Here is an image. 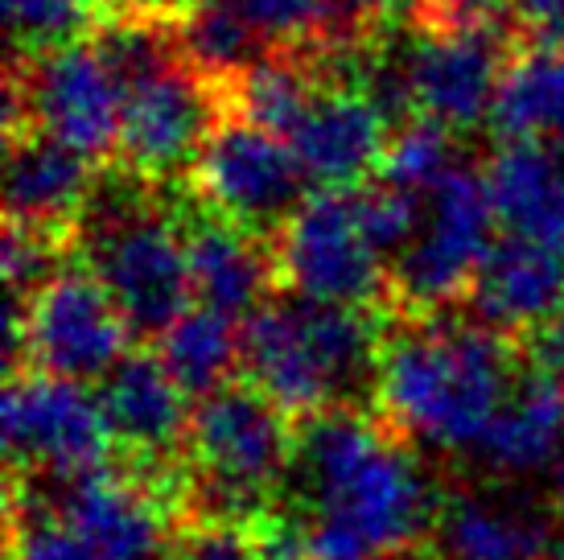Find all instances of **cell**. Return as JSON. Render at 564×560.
Masks as SVG:
<instances>
[{"label": "cell", "instance_id": "6da1fadb", "mask_svg": "<svg viewBox=\"0 0 564 560\" xmlns=\"http://www.w3.org/2000/svg\"><path fill=\"white\" fill-rule=\"evenodd\" d=\"M284 478V560H404L429 552L441 498L429 470L388 420L326 408L293 420Z\"/></svg>", "mask_w": 564, "mask_h": 560}, {"label": "cell", "instance_id": "7a4b0ae2", "mask_svg": "<svg viewBox=\"0 0 564 560\" xmlns=\"http://www.w3.org/2000/svg\"><path fill=\"white\" fill-rule=\"evenodd\" d=\"M516 343L474 317H388L376 412L408 445L441 453L478 450L523 371Z\"/></svg>", "mask_w": 564, "mask_h": 560}, {"label": "cell", "instance_id": "3957f363", "mask_svg": "<svg viewBox=\"0 0 564 560\" xmlns=\"http://www.w3.org/2000/svg\"><path fill=\"white\" fill-rule=\"evenodd\" d=\"M388 317L376 310L272 297L243 317V375L289 420L326 408L376 412L379 351Z\"/></svg>", "mask_w": 564, "mask_h": 560}, {"label": "cell", "instance_id": "277c9868", "mask_svg": "<svg viewBox=\"0 0 564 560\" xmlns=\"http://www.w3.org/2000/svg\"><path fill=\"white\" fill-rule=\"evenodd\" d=\"M153 182L111 165L95 177L79 218L83 268L108 289L132 338L158 343L189 310V268L177 215L165 211Z\"/></svg>", "mask_w": 564, "mask_h": 560}, {"label": "cell", "instance_id": "5b68a950", "mask_svg": "<svg viewBox=\"0 0 564 560\" xmlns=\"http://www.w3.org/2000/svg\"><path fill=\"white\" fill-rule=\"evenodd\" d=\"M490 223L495 206L486 177L470 165H454L429 190L416 244L388 268L383 313L404 322H429L470 301L474 277L495 244Z\"/></svg>", "mask_w": 564, "mask_h": 560}, {"label": "cell", "instance_id": "8992f818", "mask_svg": "<svg viewBox=\"0 0 564 560\" xmlns=\"http://www.w3.org/2000/svg\"><path fill=\"white\" fill-rule=\"evenodd\" d=\"M128 326L91 268L70 265L33 297H9V379L25 371L91 384L128 355Z\"/></svg>", "mask_w": 564, "mask_h": 560}, {"label": "cell", "instance_id": "52a82bcc", "mask_svg": "<svg viewBox=\"0 0 564 560\" xmlns=\"http://www.w3.org/2000/svg\"><path fill=\"white\" fill-rule=\"evenodd\" d=\"M37 128L91 165L120 153V83L91 42L50 54H13L4 87V137Z\"/></svg>", "mask_w": 564, "mask_h": 560}, {"label": "cell", "instance_id": "ba28073f", "mask_svg": "<svg viewBox=\"0 0 564 560\" xmlns=\"http://www.w3.org/2000/svg\"><path fill=\"white\" fill-rule=\"evenodd\" d=\"M4 453L9 478L75 483L111 466L116 437L99 396L83 384L25 371L4 388Z\"/></svg>", "mask_w": 564, "mask_h": 560}, {"label": "cell", "instance_id": "9c48e42d", "mask_svg": "<svg viewBox=\"0 0 564 560\" xmlns=\"http://www.w3.org/2000/svg\"><path fill=\"white\" fill-rule=\"evenodd\" d=\"M276 284L289 297L346 310H376L388 297V265L362 239L350 190H310L272 235Z\"/></svg>", "mask_w": 564, "mask_h": 560}, {"label": "cell", "instance_id": "30bf717a", "mask_svg": "<svg viewBox=\"0 0 564 560\" xmlns=\"http://www.w3.org/2000/svg\"><path fill=\"white\" fill-rule=\"evenodd\" d=\"M305 182L310 177L293 144L239 116H223L186 177L198 203L264 239L281 231L284 218L310 198Z\"/></svg>", "mask_w": 564, "mask_h": 560}, {"label": "cell", "instance_id": "8fae6325", "mask_svg": "<svg viewBox=\"0 0 564 560\" xmlns=\"http://www.w3.org/2000/svg\"><path fill=\"white\" fill-rule=\"evenodd\" d=\"M227 116L223 91L182 58L120 91V153L116 165L153 186L186 182L206 137Z\"/></svg>", "mask_w": 564, "mask_h": 560}, {"label": "cell", "instance_id": "7c38bea8", "mask_svg": "<svg viewBox=\"0 0 564 560\" xmlns=\"http://www.w3.org/2000/svg\"><path fill=\"white\" fill-rule=\"evenodd\" d=\"M519 42H523V30H499V21L416 33L408 46V78H412L416 116H429L449 132L490 120L495 91Z\"/></svg>", "mask_w": 564, "mask_h": 560}, {"label": "cell", "instance_id": "4fadbf2b", "mask_svg": "<svg viewBox=\"0 0 564 560\" xmlns=\"http://www.w3.org/2000/svg\"><path fill=\"white\" fill-rule=\"evenodd\" d=\"M177 227H182V248H186L189 293L198 297V305L239 322L268 305L272 289H281L272 239L203 206L194 194L177 211Z\"/></svg>", "mask_w": 564, "mask_h": 560}, {"label": "cell", "instance_id": "5bb4252c", "mask_svg": "<svg viewBox=\"0 0 564 560\" xmlns=\"http://www.w3.org/2000/svg\"><path fill=\"white\" fill-rule=\"evenodd\" d=\"M95 396L111 424L116 450H124L132 466L170 470L186 462L194 405L153 351H128Z\"/></svg>", "mask_w": 564, "mask_h": 560}, {"label": "cell", "instance_id": "9a60e30c", "mask_svg": "<svg viewBox=\"0 0 564 560\" xmlns=\"http://www.w3.org/2000/svg\"><path fill=\"white\" fill-rule=\"evenodd\" d=\"M564 301V251L502 231L470 289V317L502 334L507 343L523 338L549 322Z\"/></svg>", "mask_w": 564, "mask_h": 560}, {"label": "cell", "instance_id": "2e32d148", "mask_svg": "<svg viewBox=\"0 0 564 560\" xmlns=\"http://www.w3.org/2000/svg\"><path fill=\"white\" fill-rule=\"evenodd\" d=\"M388 120L359 87H322L289 137L301 170L322 190H359L388 153Z\"/></svg>", "mask_w": 564, "mask_h": 560}, {"label": "cell", "instance_id": "e0dca14e", "mask_svg": "<svg viewBox=\"0 0 564 560\" xmlns=\"http://www.w3.org/2000/svg\"><path fill=\"white\" fill-rule=\"evenodd\" d=\"M95 177L99 170L87 157L42 137L37 128L4 137V203L13 223L79 239V218L87 211Z\"/></svg>", "mask_w": 564, "mask_h": 560}, {"label": "cell", "instance_id": "ac0fdd59", "mask_svg": "<svg viewBox=\"0 0 564 560\" xmlns=\"http://www.w3.org/2000/svg\"><path fill=\"white\" fill-rule=\"evenodd\" d=\"M490 206L507 235L564 251V170L549 140H502L486 161Z\"/></svg>", "mask_w": 564, "mask_h": 560}, {"label": "cell", "instance_id": "d6986e66", "mask_svg": "<svg viewBox=\"0 0 564 560\" xmlns=\"http://www.w3.org/2000/svg\"><path fill=\"white\" fill-rule=\"evenodd\" d=\"M549 524L528 507L462 491L441 498L429 557L433 560H549Z\"/></svg>", "mask_w": 564, "mask_h": 560}, {"label": "cell", "instance_id": "ffe728a7", "mask_svg": "<svg viewBox=\"0 0 564 560\" xmlns=\"http://www.w3.org/2000/svg\"><path fill=\"white\" fill-rule=\"evenodd\" d=\"M564 445V384L552 375L523 367L516 388L490 420L482 445V462L495 474H532L544 470Z\"/></svg>", "mask_w": 564, "mask_h": 560}, {"label": "cell", "instance_id": "44dd1931", "mask_svg": "<svg viewBox=\"0 0 564 560\" xmlns=\"http://www.w3.org/2000/svg\"><path fill=\"white\" fill-rule=\"evenodd\" d=\"M322 87L326 83L317 75L314 50H268L223 91V104L227 116H239L272 137L289 140Z\"/></svg>", "mask_w": 564, "mask_h": 560}, {"label": "cell", "instance_id": "7402d4cb", "mask_svg": "<svg viewBox=\"0 0 564 560\" xmlns=\"http://www.w3.org/2000/svg\"><path fill=\"white\" fill-rule=\"evenodd\" d=\"M502 140H544L564 132V50L519 42L495 91L490 120Z\"/></svg>", "mask_w": 564, "mask_h": 560}, {"label": "cell", "instance_id": "603a6c76", "mask_svg": "<svg viewBox=\"0 0 564 560\" xmlns=\"http://www.w3.org/2000/svg\"><path fill=\"white\" fill-rule=\"evenodd\" d=\"M239 326L243 322L227 317V313L189 305L153 343V355L177 379V388L198 405V400L215 396L227 384H236L231 375H236V367H243V334H239Z\"/></svg>", "mask_w": 564, "mask_h": 560}, {"label": "cell", "instance_id": "cb8c5ba5", "mask_svg": "<svg viewBox=\"0 0 564 560\" xmlns=\"http://www.w3.org/2000/svg\"><path fill=\"white\" fill-rule=\"evenodd\" d=\"M173 37L182 63L210 87L227 91L256 58H264V37L251 30L248 17L231 0H198L173 13Z\"/></svg>", "mask_w": 564, "mask_h": 560}, {"label": "cell", "instance_id": "d4e9b609", "mask_svg": "<svg viewBox=\"0 0 564 560\" xmlns=\"http://www.w3.org/2000/svg\"><path fill=\"white\" fill-rule=\"evenodd\" d=\"M4 17L17 54L30 58V54L79 46L87 33L99 30L104 9L99 0H4Z\"/></svg>", "mask_w": 564, "mask_h": 560}, {"label": "cell", "instance_id": "484cf974", "mask_svg": "<svg viewBox=\"0 0 564 560\" xmlns=\"http://www.w3.org/2000/svg\"><path fill=\"white\" fill-rule=\"evenodd\" d=\"M449 170H454V132L429 116H412L392 132L376 177L395 190L421 194L437 186Z\"/></svg>", "mask_w": 564, "mask_h": 560}, {"label": "cell", "instance_id": "4316f807", "mask_svg": "<svg viewBox=\"0 0 564 560\" xmlns=\"http://www.w3.org/2000/svg\"><path fill=\"white\" fill-rule=\"evenodd\" d=\"M350 203H355V218H359L362 239L376 248V256H404L416 235L424 227V211H421V194H408V190H395L388 182L371 177L367 186L350 190Z\"/></svg>", "mask_w": 564, "mask_h": 560}, {"label": "cell", "instance_id": "83f0119b", "mask_svg": "<svg viewBox=\"0 0 564 560\" xmlns=\"http://www.w3.org/2000/svg\"><path fill=\"white\" fill-rule=\"evenodd\" d=\"M9 560H95L42 498L9 486Z\"/></svg>", "mask_w": 564, "mask_h": 560}, {"label": "cell", "instance_id": "f1b7e54d", "mask_svg": "<svg viewBox=\"0 0 564 560\" xmlns=\"http://www.w3.org/2000/svg\"><path fill=\"white\" fill-rule=\"evenodd\" d=\"M400 0H322L317 54H367L392 30Z\"/></svg>", "mask_w": 564, "mask_h": 560}, {"label": "cell", "instance_id": "f546056e", "mask_svg": "<svg viewBox=\"0 0 564 560\" xmlns=\"http://www.w3.org/2000/svg\"><path fill=\"white\" fill-rule=\"evenodd\" d=\"M268 50H314L322 33V0H231Z\"/></svg>", "mask_w": 564, "mask_h": 560}, {"label": "cell", "instance_id": "4dcf8cb0", "mask_svg": "<svg viewBox=\"0 0 564 560\" xmlns=\"http://www.w3.org/2000/svg\"><path fill=\"white\" fill-rule=\"evenodd\" d=\"M268 515L256 528H186L177 536V560H272V540H268Z\"/></svg>", "mask_w": 564, "mask_h": 560}, {"label": "cell", "instance_id": "1f68e13d", "mask_svg": "<svg viewBox=\"0 0 564 560\" xmlns=\"http://www.w3.org/2000/svg\"><path fill=\"white\" fill-rule=\"evenodd\" d=\"M519 351H523V363H528V367H535V371H544L564 384V301L544 326L532 330V334L523 338Z\"/></svg>", "mask_w": 564, "mask_h": 560}, {"label": "cell", "instance_id": "d6a6232c", "mask_svg": "<svg viewBox=\"0 0 564 560\" xmlns=\"http://www.w3.org/2000/svg\"><path fill=\"white\" fill-rule=\"evenodd\" d=\"M516 4V17L528 25V37H532L535 30H544L549 21H556V17L564 13V0H511Z\"/></svg>", "mask_w": 564, "mask_h": 560}, {"label": "cell", "instance_id": "836d02e7", "mask_svg": "<svg viewBox=\"0 0 564 560\" xmlns=\"http://www.w3.org/2000/svg\"><path fill=\"white\" fill-rule=\"evenodd\" d=\"M532 42H535V46H556V50H564V13L556 17V21H549L544 30H535Z\"/></svg>", "mask_w": 564, "mask_h": 560}, {"label": "cell", "instance_id": "e575fe53", "mask_svg": "<svg viewBox=\"0 0 564 560\" xmlns=\"http://www.w3.org/2000/svg\"><path fill=\"white\" fill-rule=\"evenodd\" d=\"M549 149H552V157H556V165L564 170V132H561V137L549 140Z\"/></svg>", "mask_w": 564, "mask_h": 560}, {"label": "cell", "instance_id": "d590c367", "mask_svg": "<svg viewBox=\"0 0 564 560\" xmlns=\"http://www.w3.org/2000/svg\"><path fill=\"white\" fill-rule=\"evenodd\" d=\"M556 511L564 515V462H561V470H556Z\"/></svg>", "mask_w": 564, "mask_h": 560}, {"label": "cell", "instance_id": "8d00e7d4", "mask_svg": "<svg viewBox=\"0 0 564 560\" xmlns=\"http://www.w3.org/2000/svg\"><path fill=\"white\" fill-rule=\"evenodd\" d=\"M552 560H564V536L556 540V548H552Z\"/></svg>", "mask_w": 564, "mask_h": 560}, {"label": "cell", "instance_id": "74e56055", "mask_svg": "<svg viewBox=\"0 0 564 560\" xmlns=\"http://www.w3.org/2000/svg\"><path fill=\"white\" fill-rule=\"evenodd\" d=\"M108 9H120V4H137V0H104Z\"/></svg>", "mask_w": 564, "mask_h": 560}, {"label": "cell", "instance_id": "f35d334b", "mask_svg": "<svg viewBox=\"0 0 564 560\" xmlns=\"http://www.w3.org/2000/svg\"><path fill=\"white\" fill-rule=\"evenodd\" d=\"M404 560H433V557H424V552H421V557H404Z\"/></svg>", "mask_w": 564, "mask_h": 560}, {"label": "cell", "instance_id": "ab89813d", "mask_svg": "<svg viewBox=\"0 0 564 560\" xmlns=\"http://www.w3.org/2000/svg\"><path fill=\"white\" fill-rule=\"evenodd\" d=\"M412 4H424V0H408V9H412Z\"/></svg>", "mask_w": 564, "mask_h": 560}]
</instances>
